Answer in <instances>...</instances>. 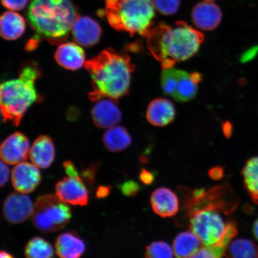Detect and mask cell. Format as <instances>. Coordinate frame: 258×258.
<instances>
[{
  "mask_svg": "<svg viewBox=\"0 0 258 258\" xmlns=\"http://www.w3.org/2000/svg\"><path fill=\"white\" fill-rule=\"evenodd\" d=\"M203 246L199 238L192 231H188L177 235L173 241V250L176 258H187Z\"/></svg>",
  "mask_w": 258,
  "mask_h": 258,
  "instance_id": "obj_23",
  "label": "cell"
},
{
  "mask_svg": "<svg viewBox=\"0 0 258 258\" xmlns=\"http://www.w3.org/2000/svg\"><path fill=\"white\" fill-rule=\"evenodd\" d=\"M111 189V186L101 185L96 189V196L99 199L105 198L109 196Z\"/></svg>",
  "mask_w": 258,
  "mask_h": 258,
  "instance_id": "obj_38",
  "label": "cell"
},
{
  "mask_svg": "<svg viewBox=\"0 0 258 258\" xmlns=\"http://www.w3.org/2000/svg\"><path fill=\"white\" fill-rule=\"evenodd\" d=\"M120 189L125 196L134 197L140 191V186L134 180H128L122 183Z\"/></svg>",
  "mask_w": 258,
  "mask_h": 258,
  "instance_id": "obj_32",
  "label": "cell"
},
{
  "mask_svg": "<svg viewBox=\"0 0 258 258\" xmlns=\"http://www.w3.org/2000/svg\"><path fill=\"white\" fill-rule=\"evenodd\" d=\"M72 30L76 43L88 47L98 43L102 34V29L98 22L88 16H79Z\"/></svg>",
  "mask_w": 258,
  "mask_h": 258,
  "instance_id": "obj_14",
  "label": "cell"
},
{
  "mask_svg": "<svg viewBox=\"0 0 258 258\" xmlns=\"http://www.w3.org/2000/svg\"><path fill=\"white\" fill-rule=\"evenodd\" d=\"M222 12L217 5L212 2L198 3L192 9L191 18L193 23L200 30L211 31L220 24Z\"/></svg>",
  "mask_w": 258,
  "mask_h": 258,
  "instance_id": "obj_15",
  "label": "cell"
},
{
  "mask_svg": "<svg viewBox=\"0 0 258 258\" xmlns=\"http://www.w3.org/2000/svg\"><path fill=\"white\" fill-rule=\"evenodd\" d=\"M140 179L144 184L150 185L154 181L155 175L153 172L143 169L140 173Z\"/></svg>",
  "mask_w": 258,
  "mask_h": 258,
  "instance_id": "obj_37",
  "label": "cell"
},
{
  "mask_svg": "<svg viewBox=\"0 0 258 258\" xmlns=\"http://www.w3.org/2000/svg\"><path fill=\"white\" fill-rule=\"evenodd\" d=\"M209 176L213 179L219 180L224 175V170L221 167H215L210 170Z\"/></svg>",
  "mask_w": 258,
  "mask_h": 258,
  "instance_id": "obj_39",
  "label": "cell"
},
{
  "mask_svg": "<svg viewBox=\"0 0 258 258\" xmlns=\"http://www.w3.org/2000/svg\"><path fill=\"white\" fill-rule=\"evenodd\" d=\"M30 144L21 132L10 135L2 144L0 155L3 161L10 165L24 162L30 154Z\"/></svg>",
  "mask_w": 258,
  "mask_h": 258,
  "instance_id": "obj_11",
  "label": "cell"
},
{
  "mask_svg": "<svg viewBox=\"0 0 258 258\" xmlns=\"http://www.w3.org/2000/svg\"><path fill=\"white\" fill-rule=\"evenodd\" d=\"M29 0H2L3 6L12 11L23 10L28 5Z\"/></svg>",
  "mask_w": 258,
  "mask_h": 258,
  "instance_id": "obj_33",
  "label": "cell"
},
{
  "mask_svg": "<svg viewBox=\"0 0 258 258\" xmlns=\"http://www.w3.org/2000/svg\"><path fill=\"white\" fill-rule=\"evenodd\" d=\"M59 258H81L86 251L85 241L74 231H68L58 236L54 244Z\"/></svg>",
  "mask_w": 258,
  "mask_h": 258,
  "instance_id": "obj_18",
  "label": "cell"
},
{
  "mask_svg": "<svg viewBox=\"0 0 258 258\" xmlns=\"http://www.w3.org/2000/svg\"><path fill=\"white\" fill-rule=\"evenodd\" d=\"M155 9L152 0H106L105 12L115 30L146 37L153 27Z\"/></svg>",
  "mask_w": 258,
  "mask_h": 258,
  "instance_id": "obj_5",
  "label": "cell"
},
{
  "mask_svg": "<svg viewBox=\"0 0 258 258\" xmlns=\"http://www.w3.org/2000/svg\"><path fill=\"white\" fill-rule=\"evenodd\" d=\"M228 258H258V249L252 241L244 238L232 241L225 251Z\"/></svg>",
  "mask_w": 258,
  "mask_h": 258,
  "instance_id": "obj_26",
  "label": "cell"
},
{
  "mask_svg": "<svg viewBox=\"0 0 258 258\" xmlns=\"http://www.w3.org/2000/svg\"><path fill=\"white\" fill-rule=\"evenodd\" d=\"M72 210L57 196H40L34 203L32 222L45 233H54L63 228L72 218Z\"/></svg>",
  "mask_w": 258,
  "mask_h": 258,
  "instance_id": "obj_7",
  "label": "cell"
},
{
  "mask_svg": "<svg viewBox=\"0 0 258 258\" xmlns=\"http://www.w3.org/2000/svg\"><path fill=\"white\" fill-rule=\"evenodd\" d=\"M0 258H15L12 254L7 251L2 250L0 253Z\"/></svg>",
  "mask_w": 258,
  "mask_h": 258,
  "instance_id": "obj_41",
  "label": "cell"
},
{
  "mask_svg": "<svg viewBox=\"0 0 258 258\" xmlns=\"http://www.w3.org/2000/svg\"><path fill=\"white\" fill-rule=\"evenodd\" d=\"M54 251L50 243L40 237H35L28 242L25 249L27 258H51Z\"/></svg>",
  "mask_w": 258,
  "mask_h": 258,
  "instance_id": "obj_27",
  "label": "cell"
},
{
  "mask_svg": "<svg viewBox=\"0 0 258 258\" xmlns=\"http://www.w3.org/2000/svg\"><path fill=\"white\" fill-rule=\"evenodd\" d=\"M29 156L32 163L38 168L49 167L55 157V149L52 140L46 135L38 137L31 147Z\"/></svg>",
  "mask_w": 258,
  "mask_h": 258,
  "instance_id": "obj_17",
  "label": "cell"
},
{
  "mask_svg": "<svg viewBox=\"0 0 258 258\" xmlns=\"http://www.w3.org/2000/svg\"><path fill=\"white\" fill-rule=\"evenodd\" d=\"M238 202L230 186L222 184L208 190H192L184 201L187 215L199 209H212L226 215H230L237 208Z\"/></svg>",
  "mask_w": 258,
  "mask_h": 258,
  "instance_id": "obj_8",
  "label": "cell"
},
{
  "mask_svg": "<svg viewBox=\"0 0 258 258\" xmlns=\"http://www.w3.org/2000/svg\"><path fill=\"white\" fill-rule=\"evenodd\" d=\"M225 251L216 247L203 246L192 255L187 258H222Z\"/></svg>",
  "mask_w": 258,
  "mask_h": 258,
  "instance_id": "obj_31",
  "label": "cell"
},
{
  "mask_svg": "<svg viewBox=\"0 0 258 258\" xmlns=\"http://www.w3.org/2000/svg\"><path fill=\"white\" fill-rule=\"evenodd\" d=\"M219 212L212 209H199L190 212L189 227L204 246L216 247L226 251L236 236L237 228L233 220L225 221Z\"/></svg>",
  "mask_w": 258,
  "mask_h": 258,
  "instance_id": "obj_6",
  "label": "cell"
},
{
  "mask_svg": "<svg viewBox=\"0 0 258 258\" xmlns=\"http://www.w3.org/2000/svg\"><path fill=\"white\" fill-rule=\"evenodd\" d=\"M7 164L4 161H1V180H0V183H1L2 188L7 184L10 177V173H11Z\"/></svg>",
  "mask_w": 258,
  "mask_h": 258,
  "instance_id": "obj_36",
  "label": "cell"
},
{
  "mask_svg": "<svg viewBox=\"0 0 258 258\" xmlns=\"http://www.w3.org/2000/svg\"><path fill=\"white\" fill-rule=\"evenodd\" d=\"M146 37L148 50L163 69L192 57L205 39L202 32L183 21L172 25L161 22L151 28Z\"/></svg>",
  "mask_w": 258,
  "mask_h": 258,
  "instance_id": "obj_2",
  "label": "cell"
},
{
  "mask_svg": "<svg viewBox=\"0 0 258 258\" xmlns=\"http://www.w3.org/2000/svg\"><path fill=\"white\" fill-rule=\"evenodd\" d=\"M54 58L60 67L67 70L76 71L85 62V53L79 44L74 43L61 44L54 54Z\"/></svg>",
  "mask_w": 258,
  "mask_h": 258,
  "instance_id": "obj_19",
  "label": "cell"
},
{
  "mask_svg": "<svg viewBox=\"0 0 258 258\" xmlns=\"http://www.w3.org/2000/svg\"><path fill=\"white\" fill-rule=\"evenodd\" d=\"M253 233L254 237H255L256 239L258 241V218L256 221L254 222L253 227Z\"/></svg>",
  "mask_w": 258,
  "mask_h": 258,
  "instance_id": "obj_40",
  "label": "cell"
},
{
  "mask_svg": "<svg viewBox=\"0 0 258 258\" xmlns=\"http://www.w3.org/2000/svg\"><path fill=\"white\" fill-rule=\"evenodd\" d=\"M25 27L24 18L15 12H6L0 19V32L5 40L18 39L24 33Z\"/></svg>",
  "mask_w": 258,
  "mask_h": 258,
  "instance_id": "obj_22",
  "label": "cell"
},
{
  "mask_svg": "<svg viewBox=\"0 0 258 258\" xmlns=\"http://www.w3.org/2000/svg\"><path fill=\"white\" fill-rule=\"evenodd\" d=\"M258 54V45L256 46H252L244 51L241 54L240 60L241 62L246 63L250 62V60H253L255 58Z\"/></svg>",
  "mask_w": 258,
  "mask_h": 258,
  "instance_id": "obj_34",
  "label": "cell"
},
{
  "mask_svg": "<svg viewBox=\"0 0 258 258\" xmlns=\"http://www.w3.org/2000/svg\"><path fill=\"white\" fill-rule=\"evenodd\" d=\"M92 118L96 126L109 128L121 120L122 114L114 100L104 98L96 101L92 109Z\"/></svg>",
  "mask_w": 258,
  "mask_h": 258,
  "instance_id": "obj_13",
  "label": "cell"
},
{
  "mask_svg": "<svg viewBox=\"0 0 258 258\" xmlns=\"http://www.w3.org/2000/svg\"><path fill=\"white\" fill-rule=\"evenodd\" d=\"M34 205L26 194L12 192L6 198L3 205V214L10 223H22L32 217Z\"/></svg>",
  "mask_w": 258,
  "mask_h": 258,
  "instance_id": "obj_9",
  "label": "cell"
},
{
  "mask_svg": "<svg viewBox=\"0 0 258 258\" xmlns=\"http://www.w3.org/2000/svg\"><path fill=\"white\" fill-rule=\"evenodd\" d=\"M55 189L56 196L64 203L81 206L88 205V189L80 176L64 177L57 182Z\"/></svg>",
  "mask_w": 258,
  "mask_h": 258,
  "instance_id": "obj_10",
  "label": "cell"
},
{
  "mask_svg": "<svg viewBox=\"0 0 258 258\" xmlns=\"http://www.w3.org/2000/svg\"><path fill=\"white\" fill-rule=\"evenodd\" d=\"M173 250L168 243L159 241L148 245L145 250V258H173Z\"/></svg>",
  "mask_w": 258,
  "mask_h": 258,
  "instance_id": "obj_28",
  "label": "cell"
},
{
  "mask_svg": "<svg viewBox=\"0 0 258 258\" xmlns=\"http://www.w3.org/2000/svg\"><path fill=\"white\" fill-rule=\"evenodd\" d=\"M175 106L168 99L158 98L150 103L147 111V118L155 126L168 125L175 117Z\"/></svg>",
  "mask_w": 258,
  "mask_h": 258,
  "instance_id": "obj_20",
  "label": "cell"
},
{
  "mask_svg": "<svg viewBox=\"0 0 258 258\" xmlns=\"http://www.w3.org/2000/svg\"><path fill=\"white\" fill-rule=\"evenodd\" d=\"M150 202L153 211L161 217H172L179 211V200L176 194L165 187L155 190Z\"/></svg>",
  "mask_w": 258,
  "mask_h": 258,
  "instance_id": "obj_16",
  "label": "cell"
},
{
  "mask_svg": "<svg viewBox=\"0 0 258 258\" xmlns=\"http://www.w3.org/2000/svg\"><path fill=\"white\" fill-rule=\"evenodd\" d=\"M64 172L69 177H78L79 172L72 161H66L63 163Z\"/></svg>",
  "mask_w": 258,
  "mask_h": 258,
  "instance_id": "obj_35",
  "label": "cell"
},
{
  "mask_svg": "<svg viewBox=\"0 0 258 258\" xmlns=\"http://www.w3.org/2000/svg\"><path fill=\"white\" fill-rule=\"evenodd\" d=\"M78 14L71 0H32L28 19L36 35L33 40L41 39L52 44L66 40Z\"/></svg>",
  "mask_w": 258,
  "mask_h": 258,
  "instance_id": "obj_3",
  "label": "cell"
},
{
  "mask_svg": "<svg viewBox=\"0 0 258 258\" xmlns=\"http://www.w3.org/2000/svg\"><path fill=\"white\" fill-rule=\"evenodd\" d=\"M155 9L164 15H173L178 11L180 0H152Z\"/></svg>",
  "mask_w": 258,
  "mask_h": 258,
  "instance_id": "obj_29",
  "label": "cell"
},
{
  "mask_svg": "<svg viewBox=\"0 0 258 258\" xmlns=\"http://www.w3.org/2000/svg\"><path fill=\"white\" fill-rule=\"evenodd\" d=\"M201 79V74L199 73L189 74L179 70L173 98L179 102L192 99L198 93V84Z\"/></svg>",
  "mask_w": 258,
  "mask_h": 258,
  "instance_id": "obj_21",
  "label": "cell"
},
{
  "mask_svg": "<svg viewBox=\"0 0 258 258\" xmlns=\"http://www.w3.org/2000/svg\"><path fill=\"white\" fill-rule=\"evenodd\" d=\"M241 173L245 188L253 202L258 205V156L247 161Z\"/></svg>",
  "mask_w": 258,
  "mask_h": 258,
  "instance_id": "obj_25",
  "label": "cell"
},
{
  "mask_svg": "<svg viewBox=\"0 0 258 258\" xmlns=\"http://www.w3.org/2000/svg\"><path fill=\"white\" fill-rule=\"evenodd\" d=\"M102 141L106 149L111 153L124 151L132 143L131 135L126 129L121 126L108 128L103 136Z\"/></svg>",
  "mask_w": 258,
  "mask_h": 258,
  "instance_id": "obj_24",
  "label": "cell"
},
{
  "mask_svg": "<svg viewBox=\"0 0 258 258\" xmlns=\"http://www.w3.org/2000/svg\"><path fill=\"white\" fill-rule=\"evenodd\" d=\"M203 1H205V2H212V1H214V0H203Z\"/></svg>",
  "mask_w": 258,
  "mask_h": 258,
  "instance_id": "obj_42",
  "label": "cell"
},
{
  "mask_svg": "<svg viewBox=\"0 0 258 258\" xmlns=\"http://www.w3.org/2000/svg\"><path fill=\"white\" fill-rule=\"evenodd\" d=\"M85 67L91 78L90 101L96 102L104 98L117 101L128 94L135 67L126 54L107 48L87 61Z\"/></svg>",
  "mask_w": 258,
  "mask_h": 258,
  "instance_id": "obj_1",
  "label": "cell"
},
{
  "mask_svg": "<svg viewBox=\"0 0 258 258\" xmlns=\"http://www.w3.org/2000/svg\"><path fill=\"white\" fill-rule=\"evenodd\" d=\"M99 167V163L90 164L89 166L83 168L80 173L81 178L85 184L88 186L89 191H92L96 179V173Z\"/></svg>",
  "mask_w": 258,
  "mask_h": 258,
  "instance_id": "obj_30",
  "label": "cell"
},
{
  "mask_svg": "<svg viewBox=\"0 0 258 258\" xmlns=\"http://www.w3.org/2000/svg\"><path fill=\"white\" fill-rule=\"evenodd\" d=\"M41 75L34 62L25 63L17 79L3 82L0 88V104L3 120L18 126L25 112L38 100L35 83Z\"/></svg>",
  "mask_w": 258,
  "mask_h": 258,
  "instance_id": "obj_4",
  "label": "cell"
},
{
  "mask_svg": "<svg viewBox=\"0 0 258 258\" xmlns=\"http://www.w3.org/2000/svg\"><path fill=\"white\" fill-rule=\"evenodd\" d=\"M41 173L33 163L16 164L12 172V182L18 192L28 194L34 191L41 182Z\"/></svg>",
  "mask_w": 258,
  "mask_h": 258,
  "instance_id": "obj_12",
  "label": "cell"
}]
</instances>
